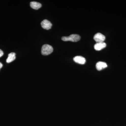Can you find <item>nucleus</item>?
Wrapping results in <instances>:
<instances>
[{
  "mask_svg": "<svg viewBox=\"0 0 126 126\" xmlns=\"http://www.w3.org/2000/svg\"><path fill=\"white\" fill-rule=\"evenodd\" d=\"M81 37L79 35L76 34H73L68 36H63L62 37V40L63 41H70L72 42H76L80 40Z\"/></svg>",
  "mask_w": 126,
  "mask_h": 126,
  "instance_id": "nucleus-1",
  "label": "nucleus"
},
{
  "mask_svg": "<svg viewBox=\"0 0 126 126\" xmlns=\"http://www.w3.org/2000/svg\"><path fill=\"white\" fill-rule=\"evenodd\" d=\"M53 50V47L48 44L44 45L41 48V54L44 55H48L52 53Z\"/></svg>",
  "mask_w": 126,
  "mask_h": 126,
  "instance_id": "nucleus-2",
  "label": "nucleus"
},
{
  "mask_svg": "<svg viewBox=\"0 0 126 126\" xmlns=\"http://www.w3.org/2000/svg\"><path fill=\"white\" fill-rule=\"evenodd\" d=\"M94 39L97 43L104 42L106 39V37L101 33H97L94 35Z\"/></svg>",
  "mask_w": 126,
  "mask_h": 126,
  "instance_id": "nucleus-3",
  "label": "nucleus"
},
{
  "mask_svg": "<svg viewBox=\"0 0 126 126\" xmlns=\"http://www.w3.org/2000/svg\"><path fill=\"white\" fill-rule=\"evenodd\" d=\"M41 26L45 29L48 30L50 29L52 27V24L50 21L45 19L43 20L41 23Z\"/></svg>",
  "mask_w": 126,
  "mask_h": 126,
  "instance_id": "nucleus-4",
  "label": "nucleus"
},
{
  "mask_svg": "<svg viewBox=\"0 0 126 126\" xmlns=\"http://www.w3.org/2000/svg\"><path fill=\"white\" fill-rule=\"evenodd\" d=\"M73 60L74 61L75 63L80 64H84L86 62V59L82 56H75Z\"/></svg>",
  "mask_w": 126,
  "mask_h": 126,
  "instance_id": "nucleus-5",
  "label": "nucleus"
},
{
  "mask_svg": "<svg viewBox=\"0 0 126 126\" xmlns=\"http://www.w3.org/2000/svg\"><path fill=\"white\" fill-rule=\"evenodd\" d=\"M107 67V65L106 63L104 62H98L96 64V68L97 70L98 71H100L103 69Z\"/></svg>",
  "mask_w": 126,
  "mask_h": 126,
  "instance_id": "nucleus-6",
  "label": "nucleus"
},
{
  "mask_svg": "<svg viewBox=\"0 0 126 126\" xmlns=\"http://www.w3.org/2000/svg\"><path fill=\"white\" fill-rule=\"evenodd\" d=\"M106 44L104 42L102 43H97L94 45V48L96 50L99 51L104 48L106 47Z\"/></svg>",
  "mask_w": 126,
  "mask_h": 126,
  "instance_id": "nucleus-7",
  "label": "nucleus"
},
{
  "mask_svg": "<svg viewBox=\"0 0 126 126\" xmlns=\"http://www.w3.org/2000/svg\"><path fill=\"white\" fill-rule=\"evenodd\" d=\"M30 6L32 9L38 10L42 6L41 3L36 1H32L30 2Z\"/></svg>",
  "mask_w": 126,
  "mask_h": 126,
  "instance_id": "nucleus-8",
  "label": "nucleus"
},
{
  "mask_svg": "<svg viewBox=\"0 0 126 126\" xmlns=\"http://www.w3.org/2000/svg\"><path fill=\"white\" fill-rule=\"evenodd\" d=\"M16 58V53L14 52L10 53L8 55V57L6 59V62L7 63H11L14 61Z\"/></svg>",
  "mask_w": 126,
  "mask_h": 126,
  "instance_id": "nucleus-9",
  "label": "nucleus"
},
{
  "mask_svg": "<svg viewBox=\"0 0 126 126\" xmlns=\"http://www.w3.org/2000/svg\"><path fill=\"white\" fill-rule=\"evenodd\" d=\"M4 54L3 51L1 49H0V58Z\"/></svg>",
  "mask_w": 126,
  "mask_h": 126,
  "instance_id": "nucleus-10",
  "label": "nucleus"
},
{
  "mask_svg": "<svg viewBox=\"0 0 126 126\" xmlns=\"http://www.w3.org/2000/svg\"><path fill=\"white\" fill-rule=\"evenodd\" d=\"M2 67V63H0V70Z\"/></svg>",
  "mask_w": 126,
  "mask_h": 126,
  "instance_id": "nucleus-11",
  "label": "nucleus"
}]
</instances>
